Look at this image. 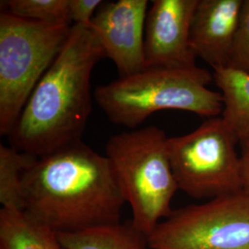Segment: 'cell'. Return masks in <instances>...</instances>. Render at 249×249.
<instances>
[{"label": "cell", "mask_w": 249, "mask_h": 249, "mask_svg": "<svg viewBox=\"0 0 249 249\" xmlns=\"http://www.w3.org/2000/svg\"><path fill=\"white\" fill-rule=\"evenodd\" d=\"M24 212L56 232L121 223L125 203L107 155L82 142L38 157L23 178Z\"/></svg>", "instance_id": "obj_1"}, {"label": "cell", "mask_w": 249, "mask_h": 249, "mask_svg": "<svg viewBox=\"0 0 249 249\" xmlns=\"http://www.w3.org/2000/svg\"><path fill=\"white\" fill-rule=\"evenodd\" d=\"M104 57V49L89 26L72 25L61 52L9 134L10 146L42 157L80 142L92 111L90 77Z\"/></svg>", "instance_id": "obj_2"}, {"label": "cell", "mask_w": 249, "mask_h": 249, "mask_svg": "<svg viewBox=\"0 0 249 249\" xmlns=\"http://www.w3.org/2000/svg\"><path fill=\"white\" fill-rule=\"evenodd\" d=\"M213 75L199 67L147 68L99 85L93 96L114 124L136 128L154 113L179 110L213 118L223 113L220 91L208 88Z\"/></svg>", "instance_id": "obj_3"}, {"label": "cell", "mask_w": 249, "mask_h": 249, "mask_svg": "<svg viewBox=\"0 0 249 249\" xmlns=\"http://www.w3.org/2000/svg\"><path fill=\"white\" fill-rule=\"evenodd\" d=\"M106 155L131 207V222L149 236L173 213L171 202L178 189L168 137L155 125L116 134L107 142Z\"/></svg>", "instance_id": "obj_4"}, {"label": "cell", "mask_w": 249, "mask_h": 249, "mask_svg": "<svg viewBox=\"0 0 249 249\" xmlns=\"http://www.w3.org/2000/svg\"><path fill=\"white\" fill-rule=\"evenodd\" d=\"M72 25L0 13V134L9 136L36 85L66 44Z\"/></svg>", "instance_id": "obj_5"}, {"label": "cell", "mask_w": 249, "mask_h": 249, "mask_svg": "<svg viewBox=\"0 0 249 249\" xmlns=\"http://www.w3.org/2000/svg\"><path fill=\"white\" fill-rule=\"evenodd\" d=\"M237 143L222 116L208 118L190 133L168 138L178 189L196 199L241 191Z\"/></svg>", "instance_id": "obj_6"}, {"label": "cell", "mask_w": 249, "mask_h": 249, "mask_svg": "<svg viewBox=\"0 0 249 249\" xmlns=\"http://www.w3.org/2000/svg\"><path fill=\"white\" fill-rule=\"evenodd\" d=\"M149 249H249V196L244 191L173 211L148 236Z\"/></svg>", "instance_id": "obj_7"}, {"label": "cell", "mask_w": 249, "mask_h": 249, "mask_svg": "<svg viewBox=\"0 0 249 249\" xmlns=\"http://www.w3.org/2000/svg\"><path fill=\"white\" fill-rule=\"evenodd\" d=\"M147 0L103 2L89 28L98 39L106 57L116 65L119 77L145 69L144 37Z\"/></svg>", "instance_id": "obj_8"}, {"label": "cell", "mask_w": 249, "mask_h": 249, "mask_svg": "<svg viewBox=\"0 0 249 249\" xmlns=\"http://www.w3.org/2000/svg\"><path fill=\"white\" fill-rule=\"evenodd\" d=\"M198 0H153L148 9L144 54L145 69H191L196 55L190 30Z\"/></svg>", "instance_id": "obj_9"}, {"label": "cell", "mask_w": 249, "mask_h": 249, "mask_svg": "<svg viewBox=\"0 0 249 249\" xmlns=\"http://www.w3.org/2000/svg\"><path fill=\"white\" fill-rule=\"evenodd\" d=\"M244 0H198L190 30L196 57L213 70L227 68Z\"/></svg>", "instance_id": "obj_10"}, {"label": "cell", "mask_w": 249, "mask_h": 249, "mask_svg": "<svg viewBox=\"0 0 249 249\" xmlns=\"http://www.w3.org/2000/svg\"><path fill=\"white\" fill-rule=\"evenodd\" d=\"M213 80L223 97L222 118L239 143L249 140V73L231 68L213 70Z\"/></svg>", "instance_id": "obj_11"}, {"label": "cell", "mask_w": 249, "mask_h": 249, "mask_svg": "<svg viewBox=\"0 0 249 249\" xmlns=\"http://www.w3.org/2000/svg\"><path fill=\"white\" fill-rule=\"evenodd\" d=\"M0 249H66L56 231L25 212L0 211Z\"/></svg>", "instance_id": "obj_12"}, {"label": "cell", "mask_w": 249, "mask_h": 249, "mask_svg": "<svg viewBox=\"0 0 249 249\" xmlns=\"http://www.w3.org/2000/svg\"><path fill=\"white\" fill-rule=\"evenodd\" d=\"M57 234L66 249H149L148 236L131 221Z\"/></svg>", "instance_id": "obj_13"}, {"label": "cell", "mask_w": 249, "mask_h": 249, "mask_svg": "<svg viewBox=\"0 0 249 249\" xmlns=\"http://www.w3.org/2000/svg\"><path fill=\"white\" fill-rule=\"evenodd\" d=\"M37 158L12 146L0 144V203L2 209L24 212L23 178Z\"/></svg>", "instance_id": "obj_14"}, {"label": "cell", "mask_w": 249, "mask_h": 249, "mask_svg": "<svg viewBox=\"0 0 249 249\" xmlns=\"http://www.w3.org/2000/svg\"><path fill=\"white\" fill-rule=\"evenodd\" d=\"M1 3L5 7L1 10L19 18L72 25L69 17L70 0H8Z\"/></svg>", "instance_id": "obj_15"}, {"label": "cell", "mask_w": 249, "mask_h": 249, "mask_svg": "<svg viewBox=\"0 0 249 249\" xmlns=\"http://www.w3.org/2000/svg\"><path fill=\"white\" fill-rule=\"evenodd\" d=\"M227 68L249 73V0H244Z\"/></svg>", "instance_id": "obj_16"}, {"label": "cell", "mask_w": 249, "mask_h": 249, "mask_svg": "<svg viewBox=\"0 0 249 249\" xmlns=\"http://www.w3.org/2000/svg\"><path fill=\"white\" fill-rule=\"evenodd\" d=\"M102 0H70L69 17L72 25L89 27Z\"/></svg>", "instance_id": "obj_17"}, {"label": "cell", "mask_w": 249, "mask_h": 249, "mask_svg": "<svg viewBox=\"0 0 249 249\" xmlns=\"http://www.w3.org/2000/svg\"><path fill=\"white\" fill-rule=\"evenodd\" d=\"M240 178L242 191L249 196V140L240 142Z\"/></svg>", "instance_id": "obj_18"}]
</instances>
